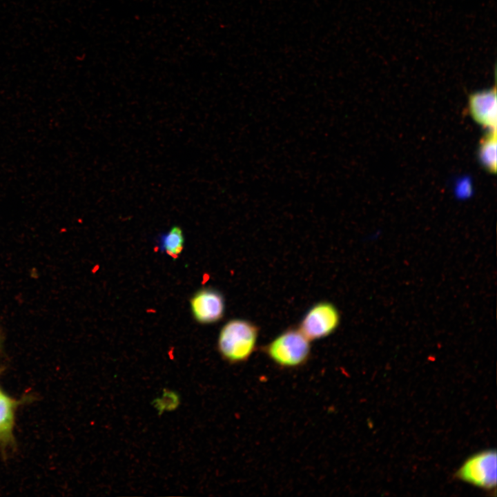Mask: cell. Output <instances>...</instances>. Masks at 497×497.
Returning a JSON list of instances; mask_svg holds the SVG:
<instances>
[{
	"label": "cell",
	"instance_id": "7a4b0ae2",
	"mask_svg": "<svg viewBox=\"0 0 497 497\" xmlns=\"http://www.w3.org/2000/svg\"><path fill=\"white\" fill-rule=\"evenodd\" d=\"M311 341L298 327H290L261 347V351L277 368H302L311 357Z\"/></svg>",
	"mask_w": 497,
	"mask_h": 497
},
{
	"label": "cell",
	"instance_id": "5b68a950",
	"mask_svg": "<svg viewBox=\"0 0 497 497\" xmlns=\"http://www.w3.org/2000/svg\"><path fill=\"white\" fill-rule=\"evenodd\" d=\"M191 309L195 320L201 324H213L222 320L225 313V299L223 294L213 288L198 290L190 300Z\"/></svg>",
	"mask_w": 497,
	"mask_h": 497
},
{
	"label": "cell",
	"instance_id": "8992f818",
	"mask_svg": "<svg viewBox=\"0 0 497 497\" xmlns=\"http://www.w3.org/2000/svg\"><path fill=\"white\" fill-rule=\"evenodd\" d=\"M468 107L470 115L475 121L489 130H496V86L470 94L468 99Z\"/></svg>",
	"mask_w": 497,
	"mask_h": 497
},
{
	"label": "cell",
	"instance_id": "3957f363",
	"mask_svg": "<svg viewBox=\"0 0 497 497\" xmlns=\"http://www.w3.org/2000/svg\"><path fill=\"white\" fill-rule=\"evenodd\" d=\"M340 322V315L331 302L320 301L305 313L299 326L300 330L311 340L327 338L336 331Z\"/></svg>",
	"mask_w": 497,
	"mask_h": 497
},
{
	"label": "cell",
	"instance_id": "ba28073f",
	"mask_svg": "<svg viewBox=\"0 0 497 497\" xmlns=\"http://www.w3.org/2000/svg\"><path fill=\"white\" fill-rule=\"evenodd\" d=\"M184 242L182 230L177 226H174L167 232L161 234L157 239L159 250L174 259L181 254Z\"/></svg>",
	"mask_w": 497,
	"mask_h": 497
},
{
	"label": "cell",
	"instance_id": "52a82bcc",
	"mask_svg": "<svg viewBox=\"0 0 497 497\" xmlns=\"http://www.w3.org/2000/svg\"><path fill=\"white\" fill-rule=\"evenodd\" d=\"M17 402L0 389V442H9L12 436Z\"/></svg>",
	"mask_w": 497,
	"mask_h": 497
},
{
	"label": "cell",
	"instance_id": "9c48e42d",
	"mask_svg": "<svg viewBox=\"0 0 497 497\" xmlns=\"http://www.w3.org/2000/svg\"><path fill=\"white\" fill-rule=\"evenodd\" d=\"M496 140V130H489L481 139L478 150L481 164L488 171L494 173L496 171L497 166Z\"/></svg>",
	"mask_w": 497,
	"mask_h": 497
},
{
	"label": "cell",
	"instance_id": "277c9868",
	"mask_svg": "<svg viewBox=\"0 0 497 497\" xmlns=\"http://www.w3.org/2000/svg\"><path fill=\"white\" fill-rule=\"evenodd\" d=\"M497 457L494 450H487L469 458L459 468L460 480L480 488L491 489L497 480Z\"/></svg>",
	"mask_w": 497,
	"mask_h": 497
},
{
	"label": "cell",
	"instance_id": "6da1fadb",
	"mask_svg": "<svg viewBox=\"0 0 497 497\" xmlns=\"http://www.w3.org/2000/svg\"><path fill=\"white\" fill-rule=\"evenodd\" d=\"M260 329L244 318H233L221 328L217 342L221 358L229 364L246 362L257 348Z\"/></svg>",
	"mask_w": 497,
	"mask_h": 497
}]
</instances>
